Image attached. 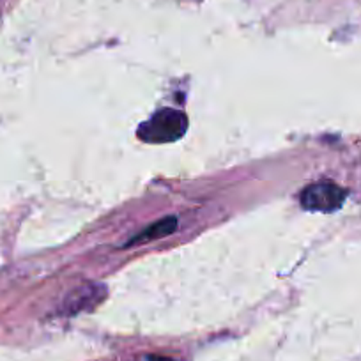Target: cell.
Returning a JSON list of instances; mask_svg holds the SVG:
<instances>
[{"label": "cell", "mask_w": 361, "mask_h": 361, "mask_svg": "<svg viewBox=\"0 0 361 361\" xmlns=\"http://www.w3.org/2000/svg\"><path fill=\"white\" fill-rule=\"evenodd\" d=\"M188 130V117L179 110L161 109L140 124L138 138L145 144H170L185 137Z\"/></svg>", "instance_id": "obj_1"}, {"label": "cell", "mask_w": 361, "mask_h": 361, "mask_svg": "<svg viewBox=\"0 0 361 361\" xmlns=\"http://www.w3.org/2000/svg\"><path fill=\"white\" fill-rule=\"evenodd\" d=\"M347 192L335 183H315L301 193V206L312 213H335L343 206Z\"/></svg>", "instance_id": "obj_2"}, {"label": "cell", "mask_w": 361, "mask_h": 361, "mask_svg": "<svg viewBox=\"0 0 361 361\" xmlns=\"http://www.w3.org/2000/svg\"><path fill=\"white\" fill-rule=\"evenodd\" d=\"M103 298H105V289L103 287L85 286L76 290V293H71V296L66 300L68 303H66L64 308L68 314H76V312L98 305Z\"/></svg>", "instance_id": "obj_3"}, {"label": "cell", "mask_w": 361, "mask_h": 361, "mask_svg": "<svg viewBox=\"0 0 361 361\" xmlns=\"http://www.w3.org/2000/svg\"><path fill=\"white\" fill-rule=\"evenodd\" d=\"M177 228V218L176 216H166L161 218V220L154 221L149 227H145L140 234H137L135 238H131L130 241L126 243V246L131 245H142V243L154 241V239H161L170 235L172 232H176Z\"/></svg>", "instance_id": "obj_4"}, {"label": "cell", "mask_w": 361, "mask_h": 361, "mask_svg": "<svg viewBox=\"0 0 361 361\" xmlns=\"http://www.w3.org/2000/svg\"><path fill=\"white\" fill-rule=\"evenodd\" d=\"M147 361H172V360L165 356H147Z\"/></svg>", "instance_id": "obj_5"}]
</instances>
